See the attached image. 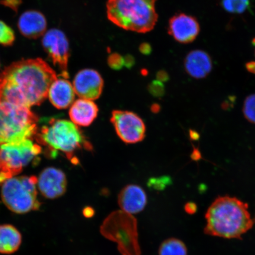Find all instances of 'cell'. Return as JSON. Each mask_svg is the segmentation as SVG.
<instances>
[{"label":"cell","instance_id":"1","mask_svg":"<svg viewBox=\"0 0 255 255\" xmlns=\"http://www.w3.org/2000/svg\"><path fill=\"white\" fill-rule=\"evenodd\" d=\"M58 78L43 59H23L11 64L0 74V105L30 109L47 97Z\"/></svg>","mask_w":255,"mask_h":255},{"label":"cell","instance_id":"2","mask_svg":"<svg viewBox=\"0 0 255 255\" xmlns=\"http://www.w3.org/2000/svg\"><path fill=\"white\" fill-rule=\"evenodd\" d=\"M205 218V234L225 239H241L254 222L248 204L228 196L218 197L209 206Z\"/></svg>","mask_w":255,"mask_h":255},{"label":"cell","instance_id":"3","mask_svg":"<svg viewBox=\"0 0 255 255\" xmlns=\"http://www.w3.org/2000/svg\"><path fill=\"white\" fill-rule=\"evenodd\" d=\"M156 1L157 0H108V18L123 29L147 33L154 28L158 20Z\"/></svg>","mask_w":255,"mask_h":255},{"label":"cell","instance_id":"4","mask_svg":"<svg viewBox=\"0 0 255 255\" xmlns=\"http://www.w3.org/2000/svg\"><path fill=\"white\" fill-rule=\"evenodd\" d=\"M39 138L51 151H60L69 159L73 158L76 151L82 148L91 150V143L79 127L72 121L65 120H53L49 125L44 126L39 134Z\"/></svg>","mask_w":255,"mask_h":255},{"label":"cell","instance_id":"5","mask_svg":"<svg viewBox=\"0 0 255 255\" xmlns=\"http://www.w3.org/2000/svg\"><path fill=\"white\" fill-rule=\"evenodd\" d=\"M136 219L129 213L117 210L105 219L100 232L108 240L118 244L122 255H141Z\"/></svg>","mask_w":255,"mask_h":255},{"label":"cell","instance_id":"6","mask_svg":"<svg viewBox=\"0 0 255 255\" xmlns=\"http://www.w3.org/2000/svg\"><path fill=\"white\" fill-rule=\"evenodd\" d=\"M37 178L36 176H14L1 185V197L4 205L11 212L23 215L39 210L37 199Z\"/></svg>","mask_w":255,"mask_h":255},{"label":"cell","instance_id":"7","mask_svg":"<svg viewBox=\"0 0 255 255\" xmlns=\"http://www.w3.org/2000/svg\"><path fill=\"white\" fill-rule=\"evenodd\" d=\"M37 123V117L28 108L0 105V145L31 138Z\"/></svg>","mask_w":255,"mask_h":255},{"label":"cell","instance_id":"8","mask_svg":"<svg viewBox=\"0 0 255 255\" xmlns=\"http://www.w3.org/2000/svg\"><path fill=\"white\" fill-rule=\"evenodd\" d=\"M41 151L40 146L31 138L0 145V173L7 180L15 176Z\"/></svg>","mask_w":255,"mask_h":255},{"label":"cell","instance_id":"9","mask_svg":"<svg viewBox=\"0 0 255 255\" xmlns=\"http://www.w3.org/2000/svg\"><path fill=\"white\" fill-rule=\"evenodd\" d=\"M42 46L54 65L57 67L63 78H69L68 62L69 44L65 33L57 28H52L43 35Z\"/></svg>","mask_w":255,"mask_h":255},{"label":"cell","instance_id":"10","mask_svg":"<svg viewBox=\"0 0 255 255\" xmlns=\"http://www.w3.org/2000/svg\"><path fill=\"white\" fill-rule=\"evenodd\" d=\"M111 122L117 135L124 142L135 143L145 138V124L138 115L132 112L115 110L112 113Z\"/></svg>","mask_w":255,"mask_h":255},{"label":"cell","instance_id":"11","mask_svg":"<svg viewBox=\"0 0 255 255\" xmlns=\"http://www.w3.org/2000/svg\"><path fill=\"white\" fill-rule=\"evenodd\" d=\"M104 86V79L100 73L91 69L81 70L73 80L75 94L85 100H97L103 93Z\"/></svg>","mask_w":255,"mask_h":255},{"label":"cell","instance_id":"12","mask_svg":"<svg viewBox=\"0 0 255 255\" xmlns=\"http://www.w3.org/2000/svg\"><path fill=\"white\" fill-rule=\"evenodd\" d=\"M67 184L65 174L56 168L44 169L37 178L38 189L47 199H56L63 196L67 190Z\"/></svg>","mask_w":255,"mask_h":255},{"label":"cell","instance_id":"13","mask_svg":"<svg viewBox=\"0 0 255 255\" xmlns=\"http://www.w3.org/2000/svg\"><path fill=\"white\" fill-rule=\"evenodd\" d=\"M200 31L195 17L184 13L175 15L169 21L168 32L178 42L190 43L195 40Z\"/></svg>","mask_w":255,"mask_h":255},{"label":"cell","instance_id":"14","mask_svg":"<svg viewBox=\"0 0 255 255\" xmlns=\"http://www.w3.org/2000/svg\"><path fill=\"white\" fill-rule=\"evenodd\" d=\"M118 202L121 210L129 214H136L144 209L147 196L142 188L135 184L127 185L120 191Z\"/></svg>","mask_w":255,"mask_h":255},{"label":"cell","instance_id":"15","mask_svg":"<svg viewBox=\"0 0 255 255\" xmlns=\"http://www.w3.org/2000/svg\"><path fill=\"white\" fill-rule=\"evenodd\" d=\"M46 18L41 12L36 10L25 11L18 19V27L25 37L36 39L46 33Z\"/></svg>","mask_w":255,"mask_h":255},{"label":"cell","instance_id":"16","mask_svg":"<svg viewBox=\"0 0 255 255\" xmlns=\"http://www.w3.org/2000/svg\"><path fill=\"white\" fill-rule=\"evenodd\" d=\"M184 68L191 77L196 79H205L212 71V59L205 51L194 50L186 56Z\"/></svg>","mask_w":255,"mask_h":255},{"label":"cell","instance_id":"17","mask_svg":"<svg viewBox=\"0 0 255 255\" xmlns=\"http://www.w3.org/2000/svg\"><path fill=\"white\" fill-rule=\"evenodd\" d=\"M49 100L59 110L66 109L73 103L75 92L71 83L65 78H57L49 88Z\"/></svg>","mask_w":255,"mask_h":255},{"label":"cell","instance_id":"18","mask_svg":"<svg viewBox=\"0 0 255 255\" xmlns=\"http://www.w3.org/2000/svg\"><path fill=\"white\" fill-rule=\"evenodd\" d=\"M98 107L93 101L80 98L71 105L69 117L76 126L88 127L97 119Z\"/></svg>","mask_w":255,"mask_h":255},{"label":"cell","instance_id":"19","mask_svg":"<svg viewBox=\"0 0 255 255\" xmlns=\"http://www.w3.org/2000/svg\"><path fill=\"white\" fill-rule=\"evenodd\" d=\"M21 233L14 226L0 225V254L9 255L17 252L21 246Z\"/></svg>","mask_w":255,"mask_h":255},{"label":"cell","instance_id":"20","mask_svg":"<svg viewBox=\"0 0 255 255\" xmlns=\"http://www.w3.org/2000/svg\"><path fill=\"white\" fill-rule=\"evenodd\" d=\"M158 254L159 255H187V249L179 239L170 238L162 242Z\"/></svg>","mask_w":255,"mask_h":255},{"label":"cell","instance_id":"21","mask_svg":"<svg viewBox=\"0 0 255 255\" xmlns=\"http://www.w3.org/2000/svg\"><path fill=\"white\" fill-rule=\"evenodd\" d=\"M222 5L226 11L232 14H242L250 8V0H222Z\"/></svg>","mask_w":255,"mask_h":255},{"label":"cell","instance_id":"22","mask_svg":"<svg viewBox=\"0 0 255 255\" xmlns=\"http://www.w3.org/2000/svg\"><path fill=\"white\" fill-rule=\"evenodd\" d=\"M15 38L14 32L12 28L0 20V44L10 46L14 43Z\"/></svg>","mask_w":255,"mask_h":255},{"label":"cell","instance_id":"23","mask_svg":"<svg viewBox=\"0 0 255 255\" xmlns=\"http://www.w3.org/2000/svg\"><path fill=\"white\" fill-rule=\"evenodd\" d=\"M243 113L249 122L255 124V94L249 95L244 101Z\"/></svg>","mask_w":255,"mask_h":255},{"label":"cell","instance_id":"24","mask_svg":"<svg viewBox=\"0 0 255 255\" xmlns=\"http://www.w3.org/2000/svg\"><path fill=\"white\" fill-rule=\"evenodd\" d=\"M171 178L168 176L152 178L148 182V186L156 190H162L171 183Z\"/></svg>","mask_w":255,"mask_h":255},{"label":"cell","instance_id":"25","mask_svg":"<svg viewBox=\"0 0 255 255\" xmlns=\"http://www.w3.org/2000/svg\"><path fill=\"white\" fill-rule=\"evenodd\" d=\"M148 89L150 93L154 97H161L165 94V87L162 82L158 81H152L148 85Z\"/></svg>","mask_w":255,"mask_h":255},{"label":"cell","instance_id":"26","mask_svg":"<svg viewBox=\"0 0 255 255\" xmlns=\"http://www.w3.org/2000/svg\"><path fill=\"white\" fill-rule=\"evenodd\" d=\"M108 65L113 69L120 70L124 65V59L119 54L113 53L108 57Z\"/></svg>","mask_w":255,"mask_h":255},{"label":"cell","instance_id":"27","mask_svg":"<svg viewBox=\"0 0 255 255\" xmlns=\"http://www.w3.org/2000/svg\"><path fill=\"white\" fill-rule=\"evenodd\" d=\"M197 207L195 203L189 202L186 204L184 206V210L188 214L193 215L197 211Z\"/></svg>","mask_w":255,"mask_h":255},{"label":"cell","instance_id":"28","mask_svg":"<svg viewBox=\"0 0 255 255\" xmlns=\"http://www.w3.org/2000/svg\"><path fill=\"white\" fill-rule=\"evenodd\" d=\"M83 215L86 218H93L95 215V210L93 207L91 206H87L85 207L84 209H83Z\"/></svg>","mask_w":255,"mask_h":255},{"label":"cell","instance_id":"29","mask_svg":"<svg viewBox=\"0 0 255 255\" xmlns=\"http://www.w3.org/2000/svg\"><path fill=\"white\" fill-rule=\"evenodd\" d=\"M191 158L194 161H199L200 159L202 158V154H201L199 148H193V152L191 153Z\"/></svg>","mask_w":255,"mask_h":255},{"label":"cell","instance_id":"30","mask_svg":"<svg viewBox=\"0 0 255 255\" xmlns=\"http://www.w3.org/2000/svg\"><path fill=\"white\" fill-rule=\"evenodd\" d=\"M157 78L158 81L162 82L167 81L169 79V76L166 72L160 71L158 72Z\"/></svg>","mask_w":255,"mask_h":255},{"label":"cell","instance_id":"31","mask_svg":"<svg viewBox=\"0 0 255 255\" xmlns=\"http://www.w3.org/2000/svg\"><path fill=\"white\" fill-rule=\"evenodd\" d=\"M246 69L249 72L255 75V62L251 61L247 63Z\"/></svg>","mask_w":255,"mask_h":255},{"label":"cell","instance_id":"32","mask_svg":"<svg viewBox=\"0 0 255 255\" xmlns=\"http://www.w3.org/2000/svg\"><path fill=\"white\" fill-rule=\"evenodd\" d=\"M190 137L191 139H192L193 141H197L200 138V134L198 132L196 131V130L190 129Z\"/></svg>","mask_w":255,"mask_h":255},{"label":"cell","instance_id":"33","mask_svg":"<svg viewBox=\"0 0 255 255\" xmlns=\"http://www.w3.org/2000/svg\"><path fill=\"white\" fill-rule=\"evenodd\" d=\"M133 63H134V60H133L131 56L126 57V59H124V65H125L127 68L132 67L133 65Z\"/></svg>","mask_w":255,"mask_h":255},{"label":"cell","instance_id":"34","mask_svg":"<svg viewBox=\"0 0 255 255\" xmlns=\"http://www.w3.org/2000/svg\"><path fill=\"white\" fill-rule=\"evenodd\" d=\"M148 46V44H142V45H141V48H140V49H141V51L143 50V49H145L144 51H143V53H145V54H148V53H149V51H150V47H147Z\"/></svg>","mask_w":255,"mask_h":255},{"label":"cell","instance_id":"35","mask_svg":"<svg viewBox=\"0 0 255 255\" xmlns=\"http://www.w3.org/2000/svg\"><path fill=\"white\" fill-rule=\"evenodd\" d=\"M159 108H160V107H159L157 104L153 105L151 108V110L152 112H154V113H157L159 110Z\"/></svg>","mask_w":255,"mask_h":255},{"label":"cell","instance_id":"36","mask_svg":"<svg viewBox=\"0 0 255 255\" xmlns=\"http://www.w3.org/2000/svg\"></svg>","mask_w":255,"mask_h":255}]
</instances>
